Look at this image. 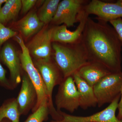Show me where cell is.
<instances>
[{
    "instance_id": "cell-15",
    "label": "cell",
    "mask_w": 122,
    "mask_h": 122,
    "mask_svg": "<svg viewBox=\"0 0 122 122\" xmlns=\"http://www.w3.org/2000/svg\"><path fill=\"white\" fill-rule=\"evenodd\" d=\"M80 96V107L84 110L97 105L93 87L90 86L76 72L72 76Z\"/></svg>"
},
{
    "instance_id": "cell-28",
    "label": "cell",
    "mask_w": 122,
    "mask_h": 122,
    "mask_svg": "<svg viewBox=\"0 0 122 122\" xmlns=\"http://www.w3.org/2000/svg\"><path fill=\"white\" fill-rule=\"evenodd\" d=\"M5 122V121H3V120H2V122Z\"/></svg>"
},
{
    "instance_id": "cell-17",
    "label": "cell",
    "mask_w": 122,
    "mask_h": 122,
    "mask_svg": "<svg viewBox=\"0 0 122 122\" xmlns=\"http://www.w3.org/2000/svg\"><path fill=\"white\" fill-rule=\"evenodd\" d=\"M21 9V0H7L0 11V22L4 25L14 20Z\"/></svg>"
},
{
    "instance_id": "cell-13",
    "label": "cell",
    "mask_w": 122,
    "mask_h": 122,
    "mask_svg": "<svg viewBox=\"0 0 122 122\" xmlns=\"http://www.w3.org/2000/svg\"><path fill=\"white\" fill-rule=\"evenodd\" d=\"M16 100L21 115L27 114L36 103V91L29 76L25 72L22 75L21 87Z\"/></svg>"
},
{
    "instance_id": "cell-21",
    "label": "cell",
    "mask_w": 122,
    "mask_h": 122,
    "mask_svg": "<svg viewBox=\"0 0 122 122\" xmlns=\"http://www.w3.org/2000/svg\"><path fill=\"white\" fill-rule=\"evenodd\" d=\"M16 34V32L5 27L0 22V46L10 38L14 37Z\"/></svg>"
},
{
    "instance_id": "cell-2",
    "label": "cell",
    "mask_w": 122,
    "mask_h": 122,
    "mask_svg": "<svg viewBox=\"0 0 122 122\" xmlns=\"http://www.w3.org/2000/svg\"><path fill=\"white\" fill-rule=\"evenodd\" d=\"M53 58L63 74L64 78L73 76L89 62L81 39L72 44L52 43Z\"/></svg>"
},
{
    "instance_id": "cell-6",
    "label": "cell",
    "mask_w": 122,
    "mask_h": 122,
    "mask_svg": "<svg viewBox=\"0 0 122 122\" xmlns=\"http://www.w3.org/2000/svg\"><path fill=\"white\" fill-rule=\"evenodd\" d=\"M89 1L86 0H63L60 1L51 23L55 26L63 24L68 27L74 26L75 23L79 22L81 13Z\"/></svg>"
},
{
    "instance_id": "cell-11",
    "label": "cell",
    "mask_w": 122,
    "mask_h": 122,
    "mask_svg": "<svg viewBox=\"0 0 122 122\" xmlns=\"http://www.w3.org/2000/svg\"><path fill=\"white\" fill-rule=\"evenodd\" d=\"M0 59L8 68L11 83L14 88H15L21 82L23 74L20 55L12 45L7 43L1 51Z\"/></svg>"
},
{
    "instance_id": "cell-7",
    "label": "cell",
    "mask_w": 122,
    "mask_h": 122,
    "mask_svg": "<svg viewBox=\"0 0 122 122\" xmlns=\"http://www.w3.org/2000/svg\"><path fill=\"white\" fill-rule=\"evenodd\" d=\"M55 103L58 112L64 109L73 113L80 107V96L72 76L64 78L59 85Z\"/></svg>"
},
{
    "instance_id": "cell-5",
    "label": "cell",
    "mask_w": 122,
    "mask_h": 122,
    "mask_svg": "<svg viewBox=\"0 0 122 122\" xmlns=\"http://www.w3.org/2000/svg\"><path fill=\"white\" fill-rule=\"evenodd\" d=\"M122 86V71L108 75L95 85L93 88L99 107L111 103L121 94Z\"/></svg>"
},
{
    "instance_id": "cell-4",
    "label": "cell",
    "mask_w": 122,
    "mask_h": 122,
    "mask_svg": "<svg viewBox=\"0 0 122 122\" xmlns=\"http://www.w3.org/2000/svg\"><path fill=\"white\" fill-rule=\"evenodd\" d=\"M14 38L21 48V52L20 56L22 69L29 76L37 93L36 103L32 110L33 113L44 103H48V93L41 74L34 65L32 57L22 38L17 35Z\"/></svg>"
},
{
    "instance_id": "cell-22",
    "label": "cell",
    "mask_w": 122,
    "mask_h": 122,
    "mask_svg": "<svg viewBox=\"0 0 122 122\" xmlns=\"http://www.w3.org/2000/svg\"><path fill=\"white\" fill-rule=\"evenodd\" d=\"M6 73V70L3 68L0 62V86L8 89H13L14 87L7 79Z\"/></svg>"
},
{
    "instance_id": "cell-16",
    "label": "cell",
    "mask_w": 122,
    "mask_h": 122,
    "mask_svg": "<svg viewBox=\"0 0 122 122\" xmlns=\"http://www.w3.org/2000/svg\"><path fill=\"white\" fill-rule=\"evenodd\" d=\"M45 24L42 22L35 12L28 14L18 23V30L26 38L37 34L43 28Z\"/></svg>"
},
{
    "instance_id": "cell-10",
    "label": "cell",
    "mask_w": 122,
    "mask_h": 122,
    "mask_svg": "<svg viewBox=\"0 0 122 122\" xmlns=\"http://www.w3.org/2000/svg\"><path fill=\"white\" fill-rule=\"evenodd\" d=\"M84 10L88 15H96L97 20L106 22L122 18V4L117 1L115 3H110L92 0L85 5Z\"/></svg>"
},
{
    "instance_id": "cell-18",
    "label": "cell",
    "mask_w": 122,
    "mask_h": 122,
    "mask_svg": "<svg viewBox=\"0 0 122 122\" xmlns=\"http://www.w3.org/2000/svg\"><path fill=\"white\" fill-rule=\"evenodd\" d=\"M20 115L16 99L7 100L0 107V122L5 118L11 122H20Z\"/></svg>"
},
{
    "instance_id": "cell-26",
    "label": "cell",
    "mask_w": 122,
    "mask_h": 122,
    "mask_svg": "<svg viewBox=\"0 0 122 122\" xmlns=\"http://www.w3.org/2000/svg\"><path fill=\"white\" fill-rule=\"evenodd\" d=\"M7 0H0V11L2 9V5L4 3H5L7 2Z\"/></svg>"
},
{
    "instance_id": "cell-27",
    "label": "cell",
    "mask_w": 122,
    "mask_h": 122,
    "mask_svg": "<svg viewBox=\"0 0 122 122\" xmlns=\"http://www.w3.org/2000/svg\"><path fill=\"white\" fill-rule=\"evenodd\" d=\"M117 1L122 4V0H117Z\"/></svg>"
},
{
    "instance_id": "cell-9",
    "label": "cell",
    "mask_w": 122,
    "mask_h": 122,
    "mask_svg": "<svg viewBox=\"0 0 122 122\" xmlns=\"http://www.w3.org/2000/svg\"><path fill=\"white\" fill-rule=\"evenodd\" d=\"M121 94L118 95L110 105L102 111L87 116L71 115L60 111H58L62 119L60 121L52 120L50 122H122L116 115Z\"/></svg>"
},
{
    "instance_id": "cell-8",
    "label": "cell",
    "mask_w": 122,
    "mask_h": 122,
    "mask_svg": "<svg viewBox=\"0 0 122 122\" xmlns=\"http://www.w3.org/2000/svg\"><path fill=\"white\" fill-rule=\"evenodd\" d=\"M52 27H43L26 45L34 60L52 59Z\"/></svg>"
},
{
    "instance_id": "cell-3",
    "label": "cell",
    "mask_w": 122,
    "mask_h": 122,
    "mask_svg": "<svg viewBox=\"0 0 122 122\" xmlns=\"http://www.w3.org/2000/svg\"><path fill=\"white\" fill-rule=\"evenodd\" d=\"M33 62L40 73L45 86L48 95L50 115L53 120H61L62 117L54 106L52 94L55 86L60 85L64 79L63 74L53 58L48 61L34 60Z\"/></svg>"
},
{
    "instance_id": "cell-20",
    "label": "cell",
    "mask_w": 122,
    "mask_h": 122,
    "mask_svg": "<svg viewBox=\"0 0 122 122\" xmlns=\"http://www.w3.org/2000/svg\"><path fill=\"white\" fill-rule=\"evenodd\" d=\"M49 115L48 103L45 102L30 115L24 122H43L48 120Z\"/></svg>"
},
{
    "instance_id": "cell-14",
    "label": "cell",
    "mask_w": 122,
    "mask_h": 122,
    "mask_svg": "<svg viewBox=\"0 0 122 122\" xmlns=\"http://www.w3.org/2000/svg\"><path fill=\"white\" fill-rule=\"evenodd\" d=\"M77 72L81 78L92 87L103 78L112 73L105 66L97 62H89Z\"/></svg>"
},
{
    "instance_id": "cell-24",
    "label": "cell",
    "mask_w": 122,
    "mask_h": 122,
    "mask_svg": "<svg viewBox=\"0 0 122 122\" xmlns=\"http://www.w3.org/2000/svg\"><path fill=\"white\" fill-rule=\"evenodd\" d=\"M37 1L36 0H21V11L23 14H25L32 8Z\"/></svg>"
},
{
    "instance_id": "cell-25",
    "label": "cell",
    "mask_w": 122,
    "mask_h": 122,
    "mask_svg": "<svg viewBox=\"0 0 122 122\" xmlns=\"http://www.w3.org/2000/svg\"><path fill=\"white\" fill-rule=\"evenodd\" d=\"M118 112L117 117L118 119L119 120L122 119V86L121 90V96L120 101L118 105Z\"/></svg>"
},
{
    "instance_id": "cell-1",
    "label": "cell",
    "mask_w": 122,
    "mask_h": 122,
    "mask_svg": "<svg viewBox=\"0 0 122 122\" xmlns=\"http://www.w3.org/2000/svg\"><path fill=\"white\" fill-rule=\"evenodd\" d=\"M87 18L81 40L89 62L105 66L112 73L122 72V43L113 27Z\"/></svg>"
},
{
    "instance_id": "cell-23",
    "label": "cell",
    "mask_w": 122,
    "mask_h": 122,
    "mask_svg": "<svg viewBox=\"0 0 122 122\" xmlns=\"http://www.w3.org/2000/svg\"><path fill=\"white\" fill-rule=\"evenodd\" d=\"M113 27L117 34L119 38L122 43V19L119 18L109 22Z\"/></svg>"
},
{
    "instance_id": "cell-19",
    "label": "cell",
    "mask_w": 122,
    "mask_h": 122,
    "mask_svg": "<svg viewBox=\"0 0 122 122\" xmlns=\"http://www.w3.org/2000/svg\"><path fill=\"white\" fill-rule=\"evenodd\" d=\"M60 1V0H46L44 1L37 15L45 25L52 22Z\"/></svg>"
},
{
    "instance_id": "cell-12",
    "label": "cell",
    "mask_w": 122,
    "mask_h": 122,
    "mask_svg": "<svg viewBox=\"0 0 122 122\" xmlns=\"http://www.w3.org/2000/svg\"><path fill=\"white\" fill-rule=\"evenodd\" d=\"M89 16L84 9L80 16L79 24L76 29L74 31L69 30L65 25L53 26L52 42L69 44L75 43L80 41Z\"/></svg>"
}]
</instances>
